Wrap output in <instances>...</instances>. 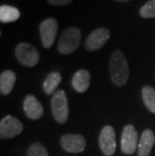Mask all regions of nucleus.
Listing matches in <instances>:
<instances>
[{"label":"nucleus","instance_id":"obj_17","mask_svg":"<svg viewBox=\"0 0 155 156\" xmlns=\"http://www.w3.org/2000/svg\"><path fill=\"white\" fill-rule=\"evenodd\" d=\"M142 99L146 108L155 114V90L150 86H144L142 89Z\"/></svg>","mask_w":155,"mask_h":156},{"label":"nucleus","instance_id":"obj_12","mask_svg":"<svg viewBox=\"0 0 155 156\" xmlns=\"http://www.w3.org/2000/svg\"><path fill=\"white\" fill-rule=\"evenodd\" d=\"M155 144V136L150 129L142 132L138 143V156H149Z\"/></svg>","mask_w":155,"mask_h":156},{"label":"nucleus","instance_id":"obj_18","mask_svg":"<svg viewBox=\"0 0 155 156\" xmlns=\"http://www.w3.org/2000/svg\"><path fill=\"white\" fill-rule=\"evenodd\" d=\"M140 15L143 18H155V0H149L140 8Z\"/></svg>","mask_w":155,"mask_h":156},{"label":"nucleus","instance_id":"obj_10","mask_svg":"<svg viewBox=\"0 0 155 156\" xmlns=\"http://www.w3.org/2000/svg\"><path fill=\"white\" fill-rule=\"evenodd\" d=\"M61 146L70 153H80L85 150L86 139L80 134H65L61 138Z\"/></svg>","mask_w":155,"mask_h":156},{"label":"nucleus","instance_id":"obj_3","mask_svg":"<svg viewBox=\"0 0 155 156\" xmlns=\"http://www.w3.org/2000/svg\"><path fill=\"white\" fill-rule=\"evenodd\" d=\"M51 113L55 120L60 124H65L69 118V105L65 92L60 90L52 95Z\"/></svg>","mask_w":155,"mask_h":156},{"label":"nucleus","instance_id":"obj_8","mask_svg":"<svg viewBox=\"0 0 155 156\" xmlns=\"http://www.w3.org/2000/svg\"><path fill=\"white\" fill-rule=\"evenodd\" d=\"M23 130V125L17 118L6 116L0 122V137L1 139H10L19 135Z\"/></svg>","mask_w":155,"mask_h":156},{"label":"nucleus","instance_id":"obj_15","mask_svg":"<svg viewBox=\"0 0 155 156\" xmlns=\"http://www.w3.org/2000/svg\"><path fill=\"white\" fill-rule=\"evenodd\" d=\"M19 17H20V11L16 7L10 5L0 6V20L1 22H13L17 20Z\"/></svg>","mask_w":155,"mask_h":156},{"label":"nucleus","instance_id":"obj_16","mask_svg":"<svg viewBox=\"0 0 155 156\" xmlns=\"http://www.w3.org/2000/svg\"><path fill=\"white\" fill-rule=\"evenodd\" d=\"M62 82V76L58 72H51L48 75L44 82V90L48 95H52L55 93V89Z\"/></svg>","mask_w":155,"mask_h":156},{"label":"nucleus","instance_id":"obj_4","mask_svg":"<svg viewBox=\"0 0 155 156\" xmlns=\"http://www.w3.org/2000/svg\"><path fill=\"white\" fill-rule=\"evenodd\" d=\"M15 56L21 65L28 68L34 67L39 61L37 49L28 42H21L16 46Z\"/></svg>","mask_w":155,"mask_h":156},{"label":"nucleus","instance_id":"obj_20","mask_svg":"<svg viewBox=\"0 0 155 156\" xmlns=\"http://www.w3.org/2000/svg\"><path fill=\"white\" fill-rule=\"evenodd\" d=\"M49 4L51 5H57V6H62V5H67L70 4L72 0H48Z\"/></svg>","mask_w":155,"mask_h":156},{"label":"nucleus","instance_id":"obj_9","mask_svg":"<svg viewBox=\"0 0 155 156\" xmlns=\"http://www.w3.org/2000/svg\"><path fill=\"white\" fill-rule=\"evenodd\" d=\"M109 38H110V30L106 27H99L92 31L86 39V48L89 51H99L107 44Z\"/></svg>","mask_w":155,"mask_h":156},{"label":"nucleus","instance_id":"obj_7","mask_svg":"<svg viewBox=\"0 0 155 156\" xmlns=\"http://www.w3.org/2000/svg\"><path fill=\"white\" fill-rule=\"evenodd\" d=\"M99 145L104 155L112 156L116 151V133L112 126H105L99 136Z\"/></svg>","mask_w":155,"mask_h":156},{"label":"nucleus","instance_id":"obj_21","mask_svg":"<svg viewBox=\"0 0 155 156\" xmlns=\"http://www.w3.org/2000/svg\"><path fill=\"white\" fill-rule=\"evenodd\" d=\"M115 1H118V2H128L129 0H115Z\"/></svg>","mask_w":155,"mask_h":156},{"label":"nucleus","instance_id":"obj_14","mask_svg":"<svg viewBox=\"0 0 155 156\" xmlns=\"http://www.w3.org/2000/svg\"><path fill=\"white\" fill-rule=\"evenodd\" d=\"M16 81V76L14 72L7 69L1 73L0 75V92L2 95H8L12 92Z\"/></svg>","mask_w":155,"mask_h":156},{"label":"nucleus","instance_id":"obj_5","mask_svg":"<svg viewBox=\"0 0 155 156\" xmlns=\"http://www.w3.org/2000/svg\"><path fill=\"white\" fill-rule=\"evenodd\" d=\"M58 30V23L57 19L49 17L44 19L39 25V34L44 48H49L54 44Z\"/></svg>","mask_w":155,"mask_h":156},{"label":"nucleus","instance_id":"obj_2","mask_svg":"<svg viewBox=\"0 0 155 156\" xmlns=\"http://www.w3.org/2000/svg\"><path fill=\"white\" fill-rule=\"evenodd\" d=\"M82 34L77 27L65 28L61 34L58 44V51L62 55H70L79 48L81 44Z\"/></svg>","mask_w":155,"mask_h":156},{"label":"nucleus","instance_id":"obj_19","mask_svg":"<svg viewBox=\"0 0 155 156\" xmlns=\"http://www.w3.org/2000/svg\"><path fill=\"white\" fill-rule=\"evenodd\" d=\"M26 156H48L47 149L41 143H34L29 146Z\"/></svg>","mask_w":155,"mask_h":156},{"label":"nucleus","instance_id":"obj_6","mask_svg":"<svg viewBox=\"0 0 155 156\" xmlns=\"http://www.w3.org/2000/svg\"><path fill=\"white\" fill-rule=\"evenodd\" d=\"M138 132L133 125H126L121 136V150L124 154L131 155L138 149Z\"/></svg>","mask_w":155,"mask_h":156},{"label":"nucleus","instance_id":"obj_1","mask_svg":"<svg viewBox=\"0 0 155 156\" xmlns=\"http://www.w3.org/2000/svg\"><path fill=\"white\" fill-rule=\"evenodd\" d=\"M109 71L112 82L118 87H122L127 83L129 77V65L126 56L120 49L112 54L109 62Z\"/></svg>","mask_w":155,"mask_h":156},{"label":"nucleus","instance_id":"obj_11","mask_svg":"<svg viewBox=\"0 0 155 156\" xmlns=\"http://www.w3.org/2000/svg\"><path fill=\"white\" fill-rule=\"evenodd\" d=\"M23 110L26 117L31 120H38L44 115V107L33 95H27L24 98Z\"/></svg>","mask_w":155,"mask_h":156},{"label":"nucleus","instance_id":"obj_13","mask_svg":"<svg viewBox=\"0 0 155 156\" xmlns=\"http://www.w3.org/2000/svg\"><path fill=\"white\" fill-rule=\"evenodd\" d=\"M91 76L87 69H80L74 75L72 79V85L76 91L79 93H85L90 87Z\"/></svg>","mask_w":155,"mask_h":156}]
</instances>
